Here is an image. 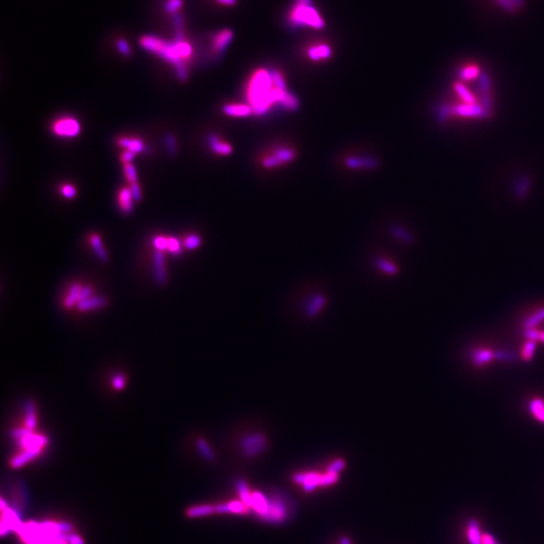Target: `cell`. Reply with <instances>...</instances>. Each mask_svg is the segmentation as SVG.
Instances as JSON below:
<instances>
[{"label": "cell", "mask_w": 544, "mask_h": 544, "mask_svg": "<svg viewBox=\"0 0 544 544\" xmlns=\"http://www.w3.org/2000/svg\"><path fill=\"white\" fill-rule=\"evenodd\" d=\"M246 98L256 116L266 114L273 106H280L289 111L296 110L299 106L298 99L287 90V87L275 84L272 71L262 68L254 71L249 78Z\"/></svg>", "instance_id": "obj_1"}, {"label": "cell", "mask_w": 544, "mask_h": 544, "mask_svg": "<svg viewBox=\"0 0 544 544\" xmlns=\"http://www.w3.org/2000/svg\"><path fill=\"white\" fill-rule=\"evenodd\" d=\"M140 46L163 59L164 61L172 64L175 68L176 75L180 80H186L188 77V71L186 63L189 62L193 56V47L190 42L178 38L176 41L170 43L161 38L152 35H144L140 38Z\"/></svg>", "instance_id": "obj_2"}, {"label": "cell", "mask_w": 544, "mask_h": 544, "mask_svg": "<svg viewBox=\"0 0 544 544\" xmlns=\"http://www.w3.org/2000/svg\"><path fill=\"white\" fill-rule=\"evenodd\" d=\"M288 20L294 26H305L315 29L325 27V19L312 5V2L295 1L289 11Z\"/></svg>", "instance_id": "obj_3"}, {"label": "cell", "mask_w": 544, "mask_h": 544, "mask_svg": "<svg viewBox=\"0 0 544 544\" xmlns=\"http://www.w3.org/2000/svg\"><path fill=\"white\" fill-rule=\"evenodd\" d=\"M290 514V500L286 499L280 494L274 493L271 496L267 497L266 510L258 516L263 521H266L268 523L281 524L289 520Z\"/></svg>", "instance_id": "obj_4"}, {"label": "cell", "mask_w": 544, "mask_h": 544, "mask_svg": "<svg viewBox=\"0 0 544 544\" xmlns=\"http://www.w3.org/2000/svg\"><path fill=\"white\" fill-rule=\"evenodd\" d=\"M240 447L246 458H253L266 449L267 438L261 432L251 433L240 440Z\"/></svg>", "instance_id": "obj_5"}, {"label": "cell", "mask_w": 544, "mask_h": 544, "mask_svg": "<svg viewBox=\"0 0 544 544\" xmlns=\"http://www.w3.org/2000/svg\"><path fill=\"white\" fill-rule=\"evenodd\" d=\"M296 156V152L290 147H276L271 152L264 155L261 159V164L266 168L277 167L292 161Z\"/></svg>", "instance_id": "obj_6"}, {"label": "cell", "mask_w": 544, "mask_h": 544, "mask_svg": "<svg viewBox=\"0 0 544 544\" xmlns=\"http://www.w3.org/2000/svg\"><path fill=\"white\" fill-rule=\"evenodd\" d=\"M52 131L54 134L60 137L73 138L80 134L81 125L79 121L73 117H62L52 124Z\"/></svg>", "instance_id": "obj_7"}, {"label": "cell", "mask_w": 544, "mask_h": 544, "mask_svg": "<svg viewBox=\"0 0 544 544\" xmlns=\"http://www.w3.org/2000/svg\"><path fill=\"white\" fill-rule=\"evenodd\" d=\"M307 58L313 62H323L331 59L333 55L332 47L326 42H314L306 49Z\"/></svg>", "instance_id": "obj_8"}, {"label": "cell", "mask_w": 544, "mask_h": 544, "mask_svg": "<svg viewBox=\"0 0 544 544\" xmlns=\"http://www.w3.org/2000/svg\"><path fill=\"white\" fill-rule=\"evenodd\" d=\"M293 481L297 484L303 485V489L306 492H312L316 487L321 486V479L322 475L316 473H300L295 474L292 477Z\"/></svg>", "instance_id": "obj_9"}, {"label": "cell", "mask_w": 544, "mask_h": 544, "mask_svg": "<svg viewBox=\"0 0 544 544\" xmlns=\"http://www.w3.org/2000/svg\"><path fill=\"white\" fill-rule=\"evenodd\" d=\"M225 115L235 118L248 117L253 114V109L249 104L244 103H229L223 107Z\"/></svg>", "instance_id": "obj_10"}, {"label": "cell", "mask_w": 544, "mask_h": 544, "mask_svg": "<svg viewBox=\"0 0 544 544\" xmlns=\"http://www.w3.org/2000/svg\"><path fill=\"white\" fill-rule=\"evenodd\" d=\"M233 39V31L231 29H223L219 31L212 40V51L215 54L223 53Z\"/></svg>", "instance_id": "obj_11"}, {"label": "cell", "mask_w": 544, "mask_h": 544, "mask_svg": "<svg viewBox=\"0 0 544 544\" xmlns=\"http://www.w3.org/2000/svg\"><path fill=\"white\" fill-rule=\"evenodd\" d=\"M41 447H37V448H28V449H25L23 452H21L20 455L18 456H15L11 461H10V467L12 469H20L22 468L23 466H25L27 463L31 462L32 460H34L35 458H37L39 456V454L41 452Z\"/></svg>", "instance_id": "obj_12"}, {"label": "cell", "mask_w": 544, "mask_h": 544, "mask_svg": "<svg viewBox=\"0 0 544 544\" xmlns=\"http://www.w3.org/2000/svg\"><path fill=\"white\" fill-rule=\"evenodd\" d=\"M496 359V352L487 348H477L471 354V360L476 366H484Z\"/></svg>", "instance_id": "obj_13"}, {"label": "cell", "mask_w": 544, "mask_h": 544, "mask_svg": "<svg viewBox=\"0 0 544 544\" xmlns=\"http://www.w3.org/2000/svg\"><path fill=\"white\" fill-rule=\"evenodd\" d=\"M117 143L120 147L124 148V150H130L135 154L145 151L146 148L144 142L137 137L123 136L117 140Z\"/></svg>", "instance_id": "obj_14"}, {"label": "cell", "mask_w": 544, "mask_h": 544, "mask_svg": "<svg viewBox=\"0 0 544 544\" xmlns=\"http://www.w3.org/2000/svg\"><path fill=\"white\" fill-rule=\"evenodd\" d=\"M248 507L241 501H233L227 504H219L215 506V512L219 514L224 513H236V514H247Z\"/></svg>", "instance_id": "obj_15"}, {"label": "cell", "mask_w": 544, "mask_h": 544, "mask_svg": "<svg viewBox=\"0 0 544 544\" xmlns=\"http://www.w3.org/2000/svg\"><path fill=\"white\" fill-rule=\"evenodd\" d=\"M209 143H210L212 151H214L218 155L226 156V155L231 154L233 151V147L230 143L226 142L225 140H222L219 136L215 135V134L210 136Z\"/></svg>", "instance_id": "obj_16"}, {"label": "cell", "mask_w": 544, "mask_h": 544, "mask_svg": "<svg viewBox=\"0 0 544 544\" xmlns=\"http://www.w3.org/2000/svg\"><path fill=\"white\" fill-rule=\"evenodd\" d=\"M153 261H154L155 280L160 285H164L166 283V281H167V275H166L165 266H164L163 253L160 252V251H156V253L154 254V257H153Z\"/></svg>", "instance_id": "obj_17"}, {"label": "cell", "mask_w": 544, "mask_h": 544, "mask_svg": "<svg viewBox=\"0 0 544 544\" xmlns=\"http://www.w3.org/2000/svg\"><path fill=\"white\" fill-rule=\"evenodd\" d=\"M47 443H48V438L46 436L40 435V434H34V433H31L18 440V444L25 449L37 448V447L42 448Z\"/></svg>", "instance_id": "obj_18"}, {"label": "cell", "mask_w": 544, "mask_h": 544, "mask_svg": "<svg viewBox=\"0 0 544 544\" xmlns=\"http://www.w3.org/2000/svg\"><path fill=\"white\" fill-rule=\"evenodd\" d=\"M120 210L123 213H131L133 210V197L129 188H122L117 196Z\"/></svg>", "instance_id": "obj_19"}, {"label": "cell", "mask_w": 544, "mask_h": 544, "mask_svg": "<svg viewBox=\"0 0 544 544\" xmlns=\"http://www.w3.org/2000/svg\"><path fill=\"white\" fill-rule=\"evenodd\" d=\"M346 164L349 167L355 168V169H358V168H373V167L377 166L378 161L375 158H371V157H363L362 158V157L355 156V157H349L346 160Z\"/></svg>", "instance_id": "obj_20"}, {"label": "cell", "mask_w": 544, "mask_h": 544, "mask_svg": "<svg viewBox=\"0 0 544 544\" xmlns=\"http://www.w3.org/2000/svg\"><path fill=\"white\" fill-rule=\"evenodd\" d=\"M215 512V507L211 505H201V506H193L187 509L186 515L189 518H199V517H205L213 514Z\"/></svg>", "instance_id": "obj_21"}, {"label": "cell", "mask_w": 544, "mask_h": 544, "mask_svg": "<svg viewBox=\"0 0 544 544\" xmlns=\"http://www.w3.org/2000/svg\"><path fill=\"white\" fill-rule=\"evenodd\" d=\"M107 303V299L103 296H96V297H90L84 301H81L78 303V307L79 309L83 310V311H86V310H91V309H96V308H101L103 306H105Z\"/></svg>", "instance_id": "obj_22"}, {"label": "cell", "mask_w": 544, "mask_h": 544, "mask_svg": "<svg viewBox=\"0 0 544 544\" xmlns=\"http://www.w3.org/2000/svg\"><path fill=\"white\" fill-rule=\"evenodd\" d=\"M90 243H91L96 255L98 256V258L101 261L106 262L108 260V254H107L106 249L103 246L101 237L98 234H91L90 235Z\"/></svg>", "instance_id": "obj_23"}, {"label": "cell", "mask_w": 544, "mask_h": 544, "mask_svg": "<svg viewBox=\"0 0 544 544\" xmlns=\"http://www.w3.org/2000/svg\"><path fill=\"white\" fill-rule=\"evenodd\" d=\"M528 409L531 415L540 423L544 424V399L533 398L528 404Z\"/></svg>", "instance_id": "obj_24"}, {"label": "cell", "mask_w": 544, "mask_h": 544, "mask_svg": "<svg viewBox=\"0 0 544 544\" xmlns=\"http://www.w3.org/2000/svg\"><path fill=\"white\" fill-rule=\"evenodd\" d=\"M236 487H237L239 496L241 498V501L248 508H251V506H252V493L250 492L247 483L244 480H239L236 483Z\"/></svg>", "instance_id": "obj_25"}, {"label": "cell", "mask_w": 544, "mask_h": 544, "mask_svg": "<svg viewBox=\"0 0 544 544\" xmlns=\"http://www.w3.org/2000/svg\"><path fill=\"white\" fill-rule=\"evenodd\" d=\"M251 508L257 513V515L262 514L267 508V497H265L262 493L259 492L252 493Z\"/></svg>", "instance_id": "obj_26"}, {"label": "cell", "mask_w": 544, "mask_h": 544, "mask_svg": "<svg viewBox=\"0 0 544 544\" xmlns=\"http://www.w3.org/2000/svg\"><path fill=\"white\" fill-rule=\"evenodd\" d=\"M25 409V427L33 430L36 426V416H35V406L31 400H27L24 404Z\"/></svg>", "instance_id": "obj_27"}, {"label": "cell", "mask_w": 544, "mask_h": 544, "mask_svg": "<svg viewBox=\"0 0 544 544\" xmlns=\"http://www.w3.org/2000/svg\"><path fill=\"white\" fill-rule=\"evenodd\" d=\"M81 289H82V286L81 284L79 283H75L72 285L68 295H67V298L65 300V306L70 308L72 307L73 305H75L77 302L79 303V300H80V293H81Z\"/></svg>", "instance_id": "obj_28"}, {"label": "cell", "mask_w": 544, "mask_h": 544, "mask_svg": "<svg viewBox=\"0 0 544 544\" xmlns=\"http://www.w3.org/2000/svg\"><path fill=\"white\" fill-rule=\"evenodd\" d=\"M544 322V307L538 309L534 313L530 314L523 323L525 330L527 329H536V327Z\"/></svg>", "instance_id": "obj_29"}, {"label": "cell", "mask_w": 544, "mask_h": 544, "mask_svg": "<svg viewBox=\"0 0 544 544\" xmlns=\"http://www.w3.org/2000/svg\"><path fill=\"white\" fill-rule=\"evenodd\" d=\"M503 9L509 12H516L524 5V0H495Z\"/></svg>", "instance_id": "obj_30"}, {"label": "cell", "mask_w": 544, "mask_h": 544, "mask_svg": "<svg viewBox=\"0 0 544 544\" xmlns=\"http://www.w3.org/2000/svg\"><path fill=\"white\" fill-rule=\"evenodd\" d=\"M197 447L199 449V451L201 452V455L207 460V461H214L215 459V455L213 452V450L211 449L210 445L208 444V442L204 439V438H199L197 440Z\"/></svg>", "instance_id": "obj_31"}, {"label": "cell", "mask_w": 544, "mask_h": 544, "mask_svg": "<svg viewBox=\"0 0 544 544\" xmlns=\"http://www.w3.org/2000/svg\"><path fill=\"white\" fill-rule=\"evenodd\" d=\"M455 89H456V92L462 98V100L465 102V104H475V97L471 94L468 88L465 87L463 84H456Z\"/></svg>", "instance_id": "obj_32"}, {"label": "cell", "mask_w": 544, "mask_h": 544, "mask_svg": "<svg viewBox=\"0 0 544 544\" xmlns=\"http://www.w3.org/2000/svg\"><path fill=\"white\" fill-rule=\"evenodd\" d=\"M536 348V342L532 340H527L522 348V358L526 361H529L533 358Z\"/></svg>", "instance_id": "obj_33"}, {"label": "cell", "mask_w": 544, "mask_h": 544, "mask_svg": "<svg viewBox=\"0 0 544 544\" xmlns=\"http://www.w3.org/2000/svg\"><path fill=\"white\" fill-rule=\"evenodd\" d=\"M123 171H124V175H125L127 182L129 183V185L137 183V179H138L137 171H136L135 166L131 162L124 163Z\"/></svg>", "instance_id": "obj_34"}, {"label": "cell", "mask_w": 544, "mask_h": 544, "mask_svg": "<svg viewBox=\"0 0 544 544\" xmlns=\"http://www.w3.org/2000/svg\"><path fill=\"white\" fill-rule=\"evenodd\" d=\"M378 267L382 270L383 272H385L386 274H390V275H393V274H396L397 273V266L392 263L391 261L389 260H386V259H379L378 262Z\"/></svg>", "instance_id": "obj_35"}, {"label": "cell", "mask_w": 544, "mask_h": 544, "mask_svg": "<svg viewBox=\"0 0 544 544\" xmlns=\"http://www.w3.org/2000/svg\"><path fill=\"white\" fill-rule=\"evenodd\" d=\"M201 243H202L201 237L196 234H191L187 236L185 239V246L187 249H190V250L198 248L201 245Z\"/></svg>", "instance_id": "obj_36"}, {"label": "cell", "mask_w": 544, "mask_h": 544, "mask_svg": "<svg viewBox=\"0 0 544 544\" xmlns=\"http://www.w3.org/2000/svg\"><path fill=\"white\" fill-rule=\"evenodd\" d=\"M346 467V463L345 461L339 459V460H336L334 461L330 466L329 468L327 469V473L329 474H333V475H339L340 472H342Z\"/></svg>", "instance_id": "obj_37"}, {"label": "cell", "mask_w": 544, "mask_h": 544, "mask_svg": "<svg viewBox=\"0 0 544 544\" xmlns=\"http://www.w3.org/2000/svg\"><path fill=\"white\" fill-rule=\"evenodd\" d=\"M478 74H479V68L477 66L465 67L461 72V76L465 80L474 79V78H476L478 76Z\"/></svg>", "instance_id": "obj_38"}, {"label": "cell", "mask_w": 544, "mask_h": 544, "mask_svg": "<svg viewBox=\"0 0 544 544\" xmlns=\"http://www.w3.org/2000/svg\"><path fill=\"white\" fill-rule=\"evenodd\" d=\"M525 336L528 340L535 342L540 341L544 343V331H539L537 329H527L525 330Z\"/></svg>", "instance_id": "obj_39"}, {"label": "cell", "mask_w": 544, "mask_h": 544, "mask_svg": "<svg viewBox=\"0 0 544 544\" xmlns=\"http://www.w3.org/2000/svg\"><path fill=\"white\" fill-rule=\"evenodd\" d=\"M60 191L63 197H65L66 199H74L77 195V189L73 185H70V184H65L61 186Z\"/></svg>", "instance_id": "obj_40"}, {"label": "cell", "mask_w": 544, "mask_h": 544, "mask_svg": "<svg viewBox=\"0 0 544 544\" xmlns=\"http://www.w3.org/2000/svg\"><path fill=\"white\" fill-rule=\"evenodd\" d=\"M153 244L157 251L163 252L164 250H167L168 248V237L156 236L153 240Z\"/></svg>", "instance_id": "obj_41"}, {"label": "cell", "mask_w": 544, "mask_h": 544, "mask_svg": "<svg viewBox=\"0 0 544 544\" xmlns=\"http://www.w3.org/2000/svg\"><path fill=\"white\" fill-rule=\"evenodd\" d=\"M31 433H33V431H32L31 429H29V428H27V427H21V428H15V429H13V430L10 432V435H11L14 439L19 440V439H21V438H23V437H25V436H27V435H29V434H31Z\"/></svg>", "instance_id": "obj_42"}, {"label": "cell", "mask_w": 544, "mask_h": 544, "mask_svg": "<svg viewBox=\"0 0 544 544\" xmlns=\"http://www.w3.org/2000/svg\"><path fill=\"white\" fill-rule=\"evenodd\" d=\"M183 5V0H167L165 2V11L168 13H175Z\"/></svg>", "instance_id": "obj_43"}, {"label": "cell", "mask_w": 544, "mask_h": 544, "mask_svg": "<svg viewBox=\"0 0 544 544\" xmlns=\"http://www.w3.org/2000/svg\"><path fill=\"white\" fill-rule=\"evenodd\" d=\"M168 251L172 254H179L182 251V246L179 241L174 237H168Z\"/></svg>", "instance_id": "obj_44"}, {"label": "cell", "mask_w": 544, "mask_h": 544, "mask_svg": "<svg viewBox=\"0 0 544 544\" xmlns=\"http://www.w3.org/2000/svg\"><path fill=\"white\" fill-rule=\"evenodd\" d=\"M338 480H339V476H338V475H333V474H329V473H327L326 475H322L321 486L326 487V486L333 485V484H335L336 482H338Z\"/></svg>", "instance_id": "obj_45"}, {"label": "cell", "mask_w": 544, "mask_h": 544, "mask_svg": "<svg viewBox=\"0 0 544 544\" xmlns=\"http://www.w3.org/2000/svg\"><path fill=\"white\" fill-rule=\"evenodd\" d=\"M116 46H117L118 51H119L122 55H124V56H126V57L130 56V54H131V50H130V47H129V44L127 43V41H125L124 39H119V40H117Z\"/></svg>", "instance_id": "obj_46"}, {"label": "cell", "mask_w": 544, "mask_h": 544, "mask_svg": "<svg viewBox=\"0 0 544 544\" xmlns=\"http://www.w3.org/2000/svg\"><path fill=\"white\" fill-rule=\"evenodd\" d=\"M129 189L131 191V194H132V197H133V200L136 202H139L141 200V197H142V193H141V188L139 186L138 183H134V184H130L129 186Z\"/></svg>", "instance_id": "obj_47"}, {"label": "cell", "mask_w": 544, "mask_h": 544, "mask_svg": "<svg viewBox=\"0 0 544 544\" xmlns=\"http://www.w3.org/2000/svg\"><path fill=\"white\" fill-rule=\"evenodd\" d=\"M113 386L116 390H121L125 386V379L121 374H117L113 378Z\"/></svg>", "instance_id": "obj_48"}, {"label": "cell", "mask_w": 544, "mask_h": 544, "mask_svg": "<svg viewBox=\"0 0 544 544\" xmlns=\"http://www.w3.org/2000/svg\"><path fill=\"white\" fill-rule=\"evenodd\" d=\"M92 292H93V290H92V288H91V287H89V286H83V287H82V289H81V293H80V300H79V302H81V301H84V300H86V299L90 298V297H91V295H92Z\"/></svg>", "instance_id": "obj_49"}, {"label": "cell", "mask_w": 544, "mask_h": 544, "mask_svg": "<svg viewBox=\"0 0 544 544\" xmlns=\"http://www.w3.org/2000/svg\"><path fill=\"white\" fill-rule=\"evenodd\" d=\"M135 153L130 151V150H124L121 155H120V160L123 162V163H129L131 162V160L133 159Z\"/></svg>", "instance_id": "obj_50"}, {"label": "cell", "mask_w": 544, "mask_h": 544, "mask_svg": "<svg viewBox=\"0 0 544 544\" xmlns=\"http://www.w3.org/2000/svg\"><path fill=\"white\" fill-rule=\"evenodd\" d=\"M67 541L69 544H85L83 538L77 534H69Z\"/></svg>", "instance_id": "obj_51"}, {"label": "cell", "mask_w": 544, "mask_h": 544, "mask_svg": "<svg viewBox=\"0 0 544 544\" xmlns=\"http://www.w3.org/2000/svg\"><path fill=\"white\" fill-rule=\"evenodd\" d=\"M166 143H167V148L169 150H174V148H175V139L172 136H168V138L166 139Z\"/></svg>", "instance_id": "obj_52"}, {"label": "cell", "mask_w": 544, "mask_h": 544, "mask_svg": "<svg viewBox=\"0 0 544 544\" xmlns=\"http://www.w3.org/2000/svg\"><path fill=\"white\" fill-rule=\"evenodd\" d=\"M216 1L223 5H234L236 3V0H216Z\"/></svg>", "instance_id": "obj_53"}, {"label": "cell", "mask_w": 544, "mask_h": 544, "mask_svg": "<svg viewBox=\"0 0 544 544\" xmlns=\"http://www.w3.org/2000/svg\"><path fill=\"white\" fill-rule=\"evenodd\" d=\"M340 544H351L350 539L347 537V536H343L341 539H340Z\"/></svg>", "instance_id": "obj_54"}, {"label": "cell", "mask_w": 544, "mask_h": 544, "mask_svg": "<svg viewBox=\"0 0 544 544\" xmlns=\"http://www.w3.org/2000/svg\"><path fill=\"white\" fill-rule=\"evenodd\" d=\"M0 502H1V505H0V506H1V511H3V510H5V509L8 508V506L6 505V502L4 501L3 498H1V501H0Z\"/></svg>", "instance_id": "obj_55"}]
</instances>
